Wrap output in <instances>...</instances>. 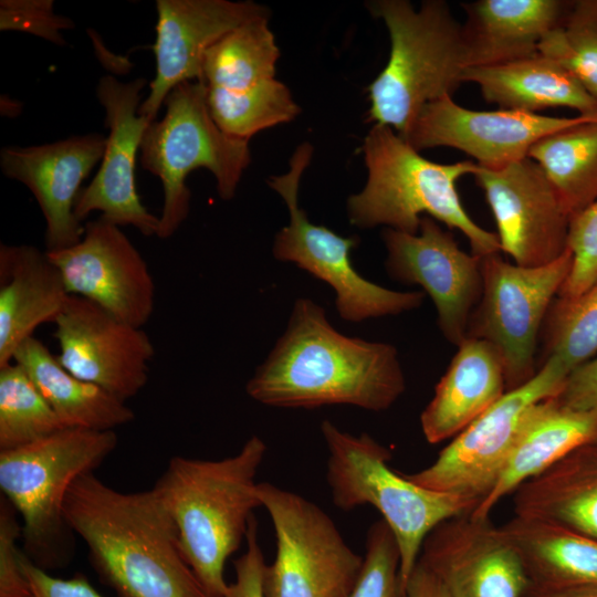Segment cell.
Instances as JSON below:
<instances>
[{
	"mask_svg": "<svg viewBox=\"0 0 597 597\" xmlns=\"http://www.w3.org/2000/svg\"><path fill=\"white\" fill-rule=\"evenodd\" d=\"M245 390L271 407L349 405L383 411L405 392L406 379L395 346L339 333L321 305L301 297Z\"/></svg>",
	"mask_w": 597,
	"mask_h": 597,
	"instance_id": "6da1fadb",
	"label": "cell"
},
{
	"mask_svg": "<svg viewBox=\"0 0 597 597\" xmlns=\"http://www.w3.org/2000/svg\"><path fill=\"white\" fill-rule=\"evenodd\" d=\"M64 521L119 597H210L185 561L174 522L156 492H122L93 472L77 478Z\"/></svg>",
	"mask_w": 597,
	"mask_h": 597,
	"instance_id": "7a4b0ae2",
	"label": "cell"
},
{
	"mask_svg": "<svg viewBox=\"0 0 597 597\" xmlns=\"http://www.w3.org/2000/svg\"><path fill=\"white\" fill-rule=\"evenodd\" d=\"M258 436L219 460L174 457L151 488L176 527L180 549L210 597H224V566L261 507L256 474L266 454Z\"/></svg>",
	"mask_w": 597,
	"mask_h": 597,
	"instance_id": "3957f363",
	"label": "cell"
},
{
	"mask_svg": "<svg viewBox=\"0 0 597 597\" xmlns=\"http://www.w3.org/2000/svg\"><path fill=\"white\" fill-rule=\"evenodd\" d=\"M363 153L368 177L364 189L348 198L352 224L362 229L383 224L417 234L421 213H426L461 231L473 254L501 252L498 234L471 219L457 191V181L472 175L476 163L428 160L392 128L377 124L365 137Z\"/></svg>",
	"mask_w": 597,
	"mask_h": 597,
	"instance_id": "277c9868",
	"label": "cell"
},
{
	"mask_svg": "<svg viewBox=\"0 0 597 597\" xmlns=\"http://www.w3.org/2000/svg\"><path fill=\"white\" fill-rule=\"evenodd\" d=\"M390 35V55L368 87V118L405 138L422 108L452 93L468 67L459 23L443 0L416 10L407 0L369 2Z\"/></svg>",
	"mask_w": 597,
	"mask_h": 597,
	"instance_id": "5b68a950",
	"label": "cell"
},
{
	"mask_svg": "<svg viewBox=\"0 0 597 597\" xmlns=\"http://www.w3.org/2000/svg\"><path fill=\"white\" fill-rule=\"evenodd\" d=\"M327 447L326 481L333 504L350 511L374 506L392 532L400 553L404 587L428 534L451 517L471 513L478 501L418 485L390 469L391 453L371 436H354L323 420Z\"/></svg>",
	"mask_w": 597,
	"mask_h": 597,
	"instance_id": "8992f818",
	"label": "cell"
},
{
	"mask_svg": "<svg viewBox=\"0 0 597 597\" xmlns=\"http://www.w3.org/2000/svg\"><path fill=\"white\" fill-rule=\"evenodd\" d=\"M114 430L63 428L32 443L0 451V489L21 517L24 554L43 569L64 565L70 532L64 501L74 481L115 449Z\"/></svg>",
	"mask_w": 597,
	"mask_h": 597,
	"instance_id": "52a82bcc",
	"label": "cell"
},
{
	"mask_svg": "<svg viewBox=\"0 0 597 597\" xmlns=\"http://www.w3.org/2000/svg\"><path fill=\"white\" fill-rule=\"evenodd\" d=\"M164 104V117L149 123L139 150L142 167L163 185L157 237L168 239L189 213L191 193L186 178L192 170L208 169L221 199L230 200L251 157L249 139L224 133L213 121L202 82L177 85Z\"/></svg>",
	"mask_w": 597,
	"mask_h": 597,
	"instance_id": "ba28073f",
	"label": "cell"
},
{
	"mask_svg": "<svg viewBox=\"0 0 597 597\" xmlns=\"http://www.w3.org/2000/svg\"><path fill=\"white\" fill-rule=\"evenodd\" d=\"M256 496L272 521L276 553L263 573L264 597H348L363 556L317 504L269 482Z\"/></svg>",
	"mask_w": 597,
	"mask_h": 597,
	"instance_id": "9c48e42d",
	"label": "cell"
},
{
	"mask_svg": "<svg viewBox=\"0 0 597 597\" xmlns=\"http://www.w3.org/2000/svg\"><path fill=\"white\" fill-rule=\"evenodd\" d=\"M313 147L300 145L286 174L271 177L269 185L282 196L290 222L275 235L272 252L276 260L291 262L326 282L336 293L339 316L358 323L368 318L398 315L421 306L425 293L386 289L363 277L353 266L350 253L357 237L343 238L324 226L312 223L298 206L302 174L308 166Z\"/></svg>",
	"mask_w": 597,
	"mask_h": 597,
	"instance_id": "30bf717a",
	"label": "cell"
},
{
	"mask_svg": "<svg viewBox=\"0 0 597 597\" xmlns=\"http://www.w3.org/2000/svg\"><path fill=\"white\" fill-rule=\"evenodd\" d=\"M572 264L568 249L540 266L510 263L500 252L481 256L483 290L467 337L484 339L496 348L507 390L525 384L538 370L535 355L541 329Z\"/></svg>",
	"mask_w": 597,
	"mask_h": 597,
	"instance_id": "8fae6325",
	"label": "cell"
},
{
	"mask_svg": "<svg viewBox=\"0 0 597 597\" xmlns=\"http://www.w3.org/2000/svg\"><path fill=\"white\" fill-rule=\"evenodd\" d=\"M569 374L558 358H546L530 380L507 390L452 438L430 465L406 476L427 489L480 504L494 486L526 412L557 396Z\"/></svg>",
	"mask_w": 597,
	"mask_h": 597,
	"instance_id": "7c38bea8",
	"label": "cell"
},
{
	"mask_svg": "<svg viewBox=\"0 0 597 597\" xmlns=\"http://www.w3.org/2000/svg\"><path fill=\"white\" fill-rule=\"evenodd\" d=\"M383 240L388 274L425 290L434 303L441 334L459 346L482 295L481 256L463 251L452 233L429 216L421 218L417 234L386 228Z\"/></svg>",
	"mask_w": 597,
	"mask_h": 597,
	"instance_id": "4fadbf2b",
	"label": "cell"
},
{
	"mask_svg": "<svg viewBox=\"0 0 597 597\" xmlns=\"http://www.w3.org/2000/svg\"><path fill=\"white\" fill-rule=\"evenodd\" d=\"M493 213L500 249L515 264L540 266L567 250L570 217L542 168L530 157L472 174Z\"/></svg>",
	"mask_w": 597,
	"mask_h": 597,
	"instance_id": "5bb4252c",
	"label": "cell"
},
{
	"mask_svg": "<svg viewBox=\"0 0 597 597\" xmlns=\"http://www.w3.org/2000/svg\"><path fill=\"white\" fill-rule=\"evenodd\" d=\"M143 77L121 82L112 75L100 78L96 95L105 108L109 133L100 169L81 189L74 206L78 221L100 211L102 220L115 226H132L143 235H156L159 217L142 203L135 185V164L149 121L138 114Z\"/></svg>",
	"mask_w": 597,
	"mask_h": 597,
	"instance_id": "9a60e30c",
	"label": "cell"
},
{
	"mask_svg": "<svg viewBox=\"0 0 597 597\" xmlns=\"http://www.w3.org/2000/svg\"><path fill=\"white\" fill-rule=\"evenodd\" d=\"M60 364L74 376L126 401L147 384L154 345L142 327L70 295L54 322Z\"/></svg>",
	"mask_w": 597,
	"mask_h": 597,
	"instance_id": "2e32d148",
	"label": "cell"
},
{
	"mask_svg": "<svg viewBox=\"0 0 597 597\" xmlns=\"http://www.w3.org/2000/svg\"><path fill=\"white\" fill-rule=\"evenodd\" d=\"M46 253L70 295L84 297L137 327L151 317L154 279L147 262L118 226L102 219L90 221L78 243Z\"/></svg>",
	"mask_w": 597,
	"mask_h": 597,
	"instance_id": "e0dca14e",
	"label": "cell"
},
{
	"mask_svg": "<svg viewBox=\"0 0 597 597\" xmlns=\"http://www.w3.org/2000/svg\"><path fill=\"white\" fill-rule=\"evenodd\" d=\"M418 561L452 597H526L531 587L523 561L502 526L471 513L436 526Z\"/></svg>",
	"mask_w": 597,
	"mask_h": 597,
	"instance_id": "ac0fdd59",
	"label": "cell"
},
{
	"mask_svg": "<svg viewBox=\"0 0 597 597\" xmlns=\"http://www.w3.org/2000/svg\"><path fill=\"white\" fill-rule=\"evenodd\" d=\"M585 119L552 117L519 111H475L443 96L427 104L404 138L416 150L451 147L472 157L478 166L495 169L527 157L545 135Z\"/></svg>",
	"mask_w": 597,
	"mask_h": 597,
	"instance_id": "d6986e66",
	"label": "cell"
},
{
	"mask_svg": "<svg viewBox=\"0 0 597 597\" xmlns=\"http://www.w3.org/2000/svg\"><path fill=\"white\" fill-rule=\"evenodd\" d=\"M156 10V75L138 109L149 122L172 88L201 82L203 57L212 44L243 23L270 15L261 4L229 0H157Z\"/></svg>",
	"mask_w": 597,
	"mask_h": 597,
	"instance_id": "ffe728a7",
	"label": "cell"
},
{
	"mask_svg": "<svg viewBox=\"0 0 597 597\" xmlns=\"http://www.w3.org/2000/svg\"><path fill=\"white\" fill-rule=\"evenodd\" d=\"M106 137L72 136L38 146H7L0 151L4 176L28 187L45 220L46 251L78 243L85 226L74 214L81 184L103 158Z\"/></svg>",
	"mask_w": 597,
	"mask_h": 597,
	"instance_id": "44dd1931",
	"label": "cell"
},
{
	"mask_svg": "<svg viewBox=\"0 0 597 597\" xmlns=\"http://www.w3.org/2000/svg\"><path fill=\"white\" fill-rule=\"evenodd\" d=\"M70 293L46 251L0 245V366L44 323H53Z\"/></svg>",
	"mask_w": 597,
	"mask_h": 597,
	"instance_id": "7402d4cb",
	"label": "cell"
},
{
	"mask_svg": "<svg viewBox=\"0 0 597 597\" xmlns=\"http://www.w3.org/2000/svg\"><path fill=\"white\" fill-rule=\"evenodd\" d=\"M595 440L597 408L572 409L554 397L537 402L522 420L494 486L471 514L479 519L489 517L495 505L522 483Z\"/></svg>",
	"mask_w": 597,
	"mask_h": 597,
	"instance_id": "603a6c76",
	"label": "cell"
},
{
	"mask_svg": "<svg viewBox=\"0 0 597 597\" xmlns=\"http://www.w3.org/2000/svg\"><path fill=\"white\" fill-rule=\"evenodd\" d=\"M457 347L420 415L431 444L454 438L507 391L502 358L491 343L467 337Z\"/></svg>",
	"mask_w": 597,
	"mask_h": 597,
	"instance_id": "cb8c5ba5",
	"label": "cell"
},
{
	"mask_svg": "<svg viewBox=\"0 0 597 597\" xmlns=\"http://www.w3.org/2000/svg\"><path fill=\"white\" fill-rule=\"evenodd\" d=\"M572 2L476 0L463 3L462 35L468 67L507 63L538 53L541 41L562 23Z\"/></svg>",
	"mask_w": 597,
	"mask_h": 597,
	"instance_id": "d4e9b609",
	"label": "cell"
},
{
	"mask_svg": "<svg viewBox=\"0 0 597 597\" xmlns=\"http://www.w3.org/2000/svg\"><path fill=\"white\" fill-rule=\"evenodd\" d=\"M463 82L475 83L482 96L501 109L538 114L569 107L597 119V98L561 64L540 52L516 61L465 69Z\"/></svg>",
	"mask_w": 597,
	"mask_h": 597,
	"instance_id": "484cf974",
	"label": "cell"
},
{
	"mask_svg": "<svg viewBox=\"0 0 597 597\" xmlns=\"http://www.w3.org/2000/svg\"><path fill=\"white\" fill-rule=\"evenodd\" d=\"M514 515L559 524L597 540V440L522 483Z\"/></svg>",
	"mask_w": 597,
	"mask_h": 597,
	"instance_id": "4316f807",
	"label": "cell"
},
{
	"mask_svg": "<svg viewBox=\"0 0 597 597\" xmlns=\"http://www.w3.org/2000/svg\"><path fill=\"white\" fill-rule=\"evenodd\" d=\"M12 362L28 373L66 428L114 430L135 418L126 401L71 374L34 336L21 344Z\"/></svg>",
	"mask_w": 597,
	"mask_h": 597,
	"instance_id": "83f0119b",
	"label": "cell"
},
{
	"mask_svg": "<svg viewBox=\"0 0 597 597\" xmlns=\"http://www.w3.org/2000/svg\"><path fill=\"white\" fill-rule=\"evenodd\" d=\"M517 549L531 585H597V540L556 523L514 515L502 525Z\"/></svg>",
	"mask_w": 597,
	"mask_h": 597,
	"instance_id": "f1b7e54d",
	"label": "cell"
},
{
	"mask_svg": "<svg viewBox=\"0 0 597 597\" xmlns=\"http://www.w3.org/2000/svg\"><path fill=\"white\" fill-rule=\"evenodd\" d=\"M527 157L542 168L570 218L597 200V119L545 135Z\"/></svg>",
	"mask_w": 597,
	"mask_h": 597,
	"instance_id": "f546056e",
	"label": "cell"
},
{
	"mask_svg": "<svg viewBox=\"0 0 597 597\" xmlns=\"http://www.w3.org/2000/svg\"><path fill=\"white\" fill-rule=\"evenodd\" d=\"M280 56L269 17L227 33L206 52L202 80L208 91L241 94L273 80Z\"/></svg>",
	"mask_w": 597,
	"mask_h": 597,
	"instance_id": "4dcf8cb0",
	"label": "cell"
},
{
	"mask_svg": "<svg viewBox=\"0 0 597 597\" xmlns=\"http://www.w3.org/2000/svg\"><path fill=\"white\" fill-rule=\"evenodd\" d=\"M63 428L66 427L19 364L0 366V451L32 443Z\"/></svg>",
	"mask_w": 597,
	"mask_h": 597,
	"instance_id": "1f68e13d",
	"label": "cell"
},
{
	"mask_svg": "<svg viewBox=\"0 0 597 597\" xmlns=\"http://www.w3.org/2000/svg\"><path fill=\"white\" fill-rule=\"evenodd\" d=\"M540 338L542 362L556 357L573 371L590 360L597 353V281L575 297L556 296Z\"/></svg>",
	"mask_w": 597,
	"mask_h": 597,
	"instance_id": "d6a6232c",
	"label": "cell"
},
{
	"mask_svg": "<svg viewBox=\"0 0 597 597\" xmlns=\"http://www.w3.org/2000/svg\"><path fill=\"white\" fill-rule=\"evenodd\" d=\"M207 104L213 121L224 133L244 139L290 122L300 113L287 86L275 78L241 94L207 90Z\"/></svg>",
	"mask_w": 597,
	"mask_h": 597,
	"instance_id": "836d02e7",
	"label": "cell"
},
{
	"mask_svg": "<svg viewBox=\"0 0 597 597\" xmlns=\"http://www.w3.org/2000/svg\"><path fill=\"white\" fill-rule=\"evenodd\" d=\"M538 52L597 98V0L573 1L562 23L543 38Z\"/></svg>",
	"mask_w": 597,
	"mask_h": 597,
	"instance_id": "e575fe53",
	"label": "cell"
},
{
	"mask_svg": "<svg viewBox=\"0 0 597 597\" xmlns=\"http://www.w3.org/2000/svg\"><path fill=\"white\" fill-rule=\"evenodd\" d=\"M400 553L384 520L367 530L363 566L348 597H402Z\"/></svg>",
	"mask_w": 597,
	"mask_h": 597,
	"instance_id": "d590c367",
	"label": "cell"
},
{
	"mask_svg": "<svg viewBox=\"0 0 597 597\" xmlns=\"http://www.w3.org/2000/svg\"><path fill=\"white\" fill-rule=\"evenodd\" d=\"M567 249L573 264L557 296L575 297L597 281V200L570 218Z\"/></svg>",
	"mask_w": 597,
	"mask_h": 597,
	"instance_id": "8d00e7d4",
	"label": "cell"
},
{
	"mask_svg": "<svg viewBox=\"0 0 597 597\" xmlns=\"http://www.w3.org/2000/svg\"><path fill=\"white\" fill-rule=\"evenodd\" d=\"M52 0H1L0 30L40 36L56 45H65L62 30L73 29V20L54 12Z\"/></svg>",
	"mask_w": 597,
	"mask_h": 597,
	"instance_id": "74e56055",
	"label": "cell"
},
{
	"mask_svg": "<svg viewBox=\"0 0 597 597\" xmlns=\"http://www.w3.org/2000/svg\"><path fill=\"white\" fill-rule=\"evenodd\" d=\"M22 526L11 503L0 500V597H31L28 579L21 565L18 540Z\"/></svg>",
	"mask_w": 597,
	"mask_h": 597,
	"instance_id": "f35d334b",
	"label": "cell"
},
{
	"mask_svg": "<svg viewBox=\"0 0 597 597\" xmlns=\"http://www.w3.org/2000/svg\"><path fill=\"white\" fill-rule=\"evenodd\" d=\"M265 558L258 540V523L253 516L245 536V552L234 562L235 578L228 584L224 597H264Z\"/></svg>",
	"mask_w": 597,
	"mask_h": 597,
	"instance_id": "ab89813d",
	"label": "cell"
},
{
	"mask_svg": "<svg viewBox=\"0 0 597 597\" xmlns=\"http://www.w3.org/2000/svg\"><path fill=\"white\" fill-rule=\"evenodd\" d=\"M21 565L31 597H103L84 576L76 575L67 579L54 577L34 564L22 551Z\"/></svg>",
	"mask_w": 597,
	"mask_h": 597,
	"instance_id": "60d3db41",
	"label": "cell"
},
{
	"mask_svg": "<svg viewBox=\"0 0 597 597\" xmlns=\"http://www.w3.org/2000/svg\"><path fill=\"white\" fill-rule=\"evenodd\" d=\"M559 404L576 410L597 408V358L575 368L557 396Z\"/></svg>",
	"mask_w": 597,
	"mask_h": 597,
	"instance_id": "b9f144b4",
	"label": "cell"
},
{
	"mask_svg": "<svg viewBox=\"0 0 597 597\" xmlns=\"http://www.w3.org/2000/svg\"><path fill=\"white\" fill-rule=\"evenodd\" d=\"M402 597H452L441 582L420 561L417 562Z\"/></svg>",
	"mask_w": 597,
	"mask_h": 597,
	"instance_id": "7bdbcfd3",
	"label": "cell"
},
{
	"mask_svg": "<svg viewBox=\"0 0 597 597\" xmlns=\"http://www.w3.org/2000/svg\"><path fill=\"white\" fill-rule=\"evenodd\" d=\"M526 597H597V585L542 588L531 585Z\"/></svg>",
	"mask_w": 597,
	"mask_h": 597,
	"instance_id": "ee69618b",
	"label": "cell"
}]
</instances>
